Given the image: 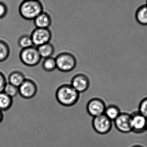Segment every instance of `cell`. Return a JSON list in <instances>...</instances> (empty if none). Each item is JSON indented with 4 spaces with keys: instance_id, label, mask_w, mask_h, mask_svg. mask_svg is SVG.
<instances>
[{
    "instance_id": "6da1fadb",
    "label": "cell",
    "mask_w": 147,
    "mask_h": 147,
    "mask_svg": "<svg viewBox=\"0 0 147 147\" xmlns=\"http://www.w3.org/2000/svg\"><path fill=\"white\" fill-rule=\"evenodd\" d=\"M79 94L70 84H64L58 88L55 96L60 105L66 107H70L77 102L79 98Z\"/></svg>"
},
{
    "instance_id": "7a4b0ae2",
    "label": "cell",
    "mask_w": 147,
    "mask_h": 147,
    "mask_svg": "<svg viewBox=\"0 0 147 147\" xmlns=\"http://www.w3.org/2000/svg\"><path fill=\"white\" fill-rule=\"evenodd\" d=\"M43 11V5L39 0H24L19 7L21 17L28 20H34Z\"/></svg>"
},
{
    "instance_id": "3957f363",
    "label": "cell",
    "mask_w": 147,
    "mask_h": 147,
    "mask_svg": "<svg viewBox=\"0 0 147 147\" xmlns=\"http://www.w3.org/2000/svg\"><path fill=\"white\" fill-rule=\"evenodd\" d=\"M57 69L63 72L72 71L76 68L77 61L76 57L72 53L64 52L60 53L56 57Z\"/></svg>"
},
{
    "instance_id": "277c9868",
    "label": "cell",
    "mask_w": 147,
    "mask_h": 147,
    "mask_svg": "<svg viewBox=\"0 0 147 147\" xmlns=\"http://www.w3.org/2000/svg\"><path fill=\"white\" fill-rule=\"evenodd\" d=\"M19 56L22 63L29 67L38 65L41 59L37 47L35 46L22 49Z\"/></svg>"
},
{
    "instance_id": "5b68a950",
    "label": "cell",
    "mask_w": 147,
    "mask_h": 147,
    "mask_svg": "<svg viewBox=\"0 0 147 147\" xmlns=\"http://www.w3.org/2000/svg\"><path fill=\"white\" fill-rule=\"evenodd\" d=\"M30 36L34 46L38 47L50 42L51 39L52 32L49 28H36L32 32Z\"/></svg>"
},
{
    "instance_id": "8992f818",
    "label": "cell",
    "mask_w": 147,
    "mask_h": 147,
    "mask_svg": "<svg viewBox=\"0 0 147 147\" xmlns=\"http://www.w3.org/2000/svg\"><path fill=\"white\" fill-rule=\"evenodd\" d=\"M92 126L98 134L105 135L109 133L112 127V121L105 115L93 117Z\"/></svg>"
},
{
    "instance_id": "52a82bcc",
    "label": "cell",
    "mask_w": 147,
    "mask_h": 147,
    "mask_svg": "<svg viewBox=\"0 0 147 147\" xmlns=\"http://www.w3.org/2000/svg\"><path fill=\"white\" fill-rule=\"evenodd\" d=\"M19 95L25 99H31L36 95L38 87L36 83L31 79H26L18 87Z\"/></svg>"
},
{
    "instance_id": "ba28073f",
    "label": "cell",
    "mask_w": 147,
    "mask_h": 147,
    "mask_svg": "<svg viewBox=\"0 0 147 147\" xmlns=\"http://www.w3.org/2000/svg\"><path fill=\"white\" fill-rule=\"evenodd\" d=\"M106 108L104 101L97 98L91 99L86 106L88 114L93 117L104 115Z\"/></svg>"
},
{
    "instance_id": "9c48e42d",
    "label": "cell",
    "mask_w": 147,
    "mask_h": 147,
    "mask_svg": "<svg viewBox=\"0 0 147 147\" xmlns=\"http://www.w3.org/2000/svg\"><path fill=\"white\" fill-rule=\"evenodd\" d=\"M114 121L115 127L121 133L128 134L132 132L131 115L121 113Z\"/></svg>"
},
{
    "instance_id": "30bf717a",
    "label": "cell",
    "mask_w": 147,
    "mask_h": 147,
    "mask_svg": "<svg viewBox=\"0 0 147 147\" xmlns=\"http://www.w3.org/2000/svg\"><path fill=\"white\" fill-rule=\"evenodd\" d=\"M71 85L78 92L83 93L86 91L90 86V80L85 74H78L72 79Z\"/></svg>"
},
{
    "instance_id": "8fae6325",
    "label": "cell",
    "mask_w": 147,
    "mask_h": 147,
    "mask_svg": "<svg viewBox=\"0 0 147 147\" xmlns=\"http://www.w3.org/2000/svg\"><path fill=\"white\" fill-rule=\"evenodd\" d=\"M131 115V127L132 132L136 134H142L146 131L147 118L138 111Z\"/></svg>"
},
{
    "instance_id": "7c38bea8",
    "label": "cell",
    "mask_w": 147,
    "mask_h": 147,
    "mask_svg": "<svg viewBox=\"0 0 147 147\" xmlns=\"http://www.w3.org/2000/svg\"><path fill=\"white\" fill-rule=\"evenodd\" d=\"M34 21V24L37 28H49L52 23L51 16L43 11L38 16Z\"/></svg>"
},
{
    "instance_id": "4fadbf2b",
    "label": "cell",
    "mask_w": 147,
    "mask_h": 147,
    "mask_svg": "<svg viewBox=\"0 0 147 147\" xmlns=\"http://www.w3.org/2000/svg\"><path fill=\"white\" fill-rule=\"evenodd\" d=\"M26 79L23 73L16 71L11 72L9 75V83L19 87Z\"/></svg>"
},
{
    "instance_id": "5bb4252c",
    "label": "cell",
    "mask_w": 147,
    "mask_h": 147,
    "mask_svg": "<svg viewBox=\"0 0 147 147\" xmlns=\"http://www.w3.org/2000/svg\"><path fill=\"white\" fill-rule=\"evenodd\" d=\"M37 49L41 58L46 59L51 57L54 52V46L50 42L38 47Z\"/></svg>"
},
{
    "instance_id": "9a60e30c",
    "label": "cell",
    "mask_w": 147,
    "mask_h": 147,
    "mask_svg": "<svg viewBox=\"0 0 147 147\" xmlns=\"http://www.w3.org/2000/svg\"><path fill=\"white\" fill-rule=\"evenodd\" d=\"M12 98L8 96L5 92L0 93V110L2 111H6L9 109L13 104Z\"/></svg>"
},
{
    "instance_id": "2e32d148",
    "label": "cell",
    "mask_w": 147,
    "mask_h": 147,
    "mask_svg": "<svg viewBox=\"0 0 147 147\" xmlns=\"http://www.w3.org/2000/svg\"><path fill=\"white\" fill-rule=\"evenodd\" d=\"M121 113V110L118 106L111 105L106 107L104 115L112 121H114Z\"/></svg>"
},
{
    "instance_id": "e0dca14e",
    "label": "cell",
    "mask_w": 147,
    "mask_h": 147,
    "mask_svg": "<svg viewBox=\"0 0 147 147\" xmlns=\"http://www.w3.org/2000/svg\"><path fill=\"white\" fill-rule=\"evenodd\" d=\"M135 16L136 20L140 24L147 25V5H143L139 8Z\"/></svg>"
},
{
    "instance_id": "ac0fdd59",
    "label": "cell",
    "mask_w": 147,
    "mask_h": 147,
    "mask_svg": "<svg viewBox=\"0 0 147 147\" xmlns=\"http://www.w3.org/2000/svg\"><path fill=\"white\" fill-rule=\"evenodd\" d=\"M10 54V48L5 41L0 40V62L7 59Z\"/></svg>"
},
{
    "instance_id": "d6986e66",
    "label": "cell",
    "mask_w": 147,
    "mask_h": 147,
    "mask_svg": "<svg viewBox=\"0 0 147 147\" xmlns=\"http://www.w3.org/2000/svg\"><path fill=\"white\" fill-rule=\"evenodd\" d=\"M43 69L47 72L53 71L57 69L55 58L50 57L45 59L42 64Z\"/></svg>"
},
{
    "instance_id": "ffe728a7",
    "label": "cell",
    "mask_w": 147,
    "mask_h": 147,
    "mask_svg": "<svg viewBox=\"0 0 147 147\" xmlns=\"http://www.w3.org/2000/svg\"><path fill=\"white\" fill-rule=\"evenodd\" d=\"M18 44L19 47L22 49L34 46L31 36L27 34L22 35L19 38Z\"/></svg>"
},
{
    "instance_id": "44dd1931",
    "label": "cell",
    "mask_w": 147,
    "mask_h": 147,
    "mask_svg": "<svg viewBox=\"0 0 147 147\" xmlns=\"http://www.w3.org/2000/svg\"><path fill=\"white\" fill-rule=\"evenodd\" d=\"M3 92H5L8 96L13 98L19 94L18 87L9 84L7 83L4 88Z\"/></svg>"
},
{
    "instance_id": "7402d4cb",
    "label": "cell",
    "mask_w": 147,
    "mask_h": 147,
    "mask_svg": "<svg viewBox=\"0 0 147 147\" xmlns=\"http://www.w3.org/2000/svg\"><path fill=\"white\" fill-rule=\"evenodd\" d=\"M139 112L147 119V97L141 102L139 105Z\"/></svg>"
},
{
    "instance_id": "603a6c76",
    "label": "cell",
    "mask_w": 147,
    "mask_h": 147,
    "mask_svg": "<svg viewBox=\"0 0 147 147\" xmlns=\"http://www.w3.org/2000/svg\"><path fill=\"white\" fill-rule=\"evenodd\" d=\"M7 84V80L5 75L2 72L0 71V93L3 92Z\"/></svg>"
},
{
    "instance_id": "cb8c5ba5",
    "label": "cell",
    "mask_w": 147,
    "mask_h": 147,
    "mask_svg": "<svg viewBox=\"0 0 147 147\" xmlns=\"http://www.w3.org/2000/svg\"><path fill=\"white\" fill-rule=\"evenodd\" d=\"M7 7L6 4L0 2V19L4 18L7 15Z\"/></svg>"
},
{
    "instance_id": "d4e9b609",
    "label": "cell",
    "mask_w": 147,
    "mask_h": 147,
    "mask_svg": "<svg viewBox=\"0 0 147 147\" xmlns=\"http://www.w3.org/2000/svg\"><path fill=\"white\" fill-rule=\"evenodd\" d=\"M4 119V115L3 112L0 110V123H1Z\"/></svg>"
},
{
    "instance_id": "484cf974",
    "label": "cell",
    "mask_w": 147,
    "mask_h": 147,
    "mask_svg": "<svg viewBox=\"0 0 147 147\" xmlns=\"http://www.w3.org/2000/svg\"><path fill=\"white\" fill-rule=\"evenodd\" d=\"M132 147H143L142 146H133Z\"/></svg>"
},
{
    "instance_id": "4316f807",
    "label": "cell",
    "mask_w": 147,
    "mask_h": 147,
    "mask_svg": "<svg viewBox=\"0 0 147 147\" xmlns=\"http://www.w3.org/2000/svg\"><path fill=\"white\" fill-rule=\"evenodd\" d=\"M146 130H147V119L146 121Z\"/></svg>"
},
{
    "instance_id": "83f0119b",
    "label": "cell",
    "mask_w": 147,
    "mask_h": 147,
    "mask_svg": "<svg viewBox=\"0 0 147 147\" xmlns=\"http://www.w3.org/2000/svg\"><path fill=\"white\" fill-rule=\"evenodd\" d=\"M146 5H147V3H146Z\"/></svg>"
}]
</instances>
